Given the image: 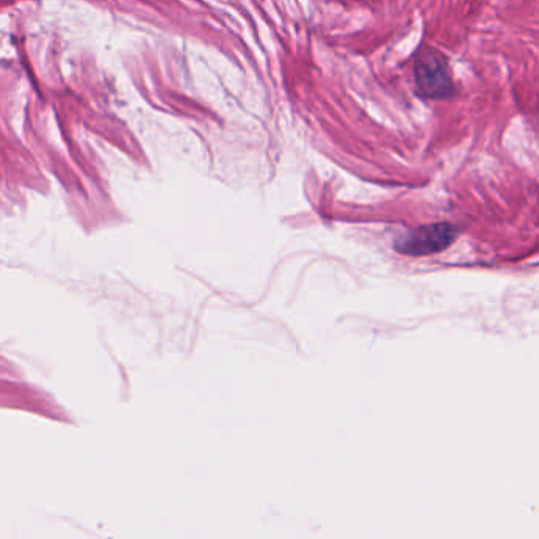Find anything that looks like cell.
<instances>
[{"label": "cell", "mask_w": 539, "mask_h": 539, "mask_svg": "<svg viewBox=\"0 0 539 539\" xmlns=\"http://www.w3.org/2000/svg\"><path fill=\"white\" fill-rule=\"evenodd\" d=\"M415 81L418 92L431 100H443L453 95L454 84L451 79L447 59L435 51L424 49L415 62Z\"/></svg>", "instance_id": "1"}, {"label": "cell", "mask_w": 539, "mask_h": 539, "mask_svg": "<svg viewBox=\"0 0 539 539\" xmlns=\"http://www.w3.org/2000/svg\"><path fill=\"white\" fill-rule=\"evenodd\" d=\"M456 237L454 227L450 224H431L410 232L399 240L398 248L401 253L409 256H426V254L439 253L445 250Z\"/></svg>", "instance_id": "2"}]
</instances>
